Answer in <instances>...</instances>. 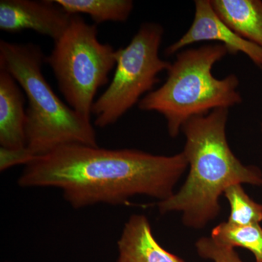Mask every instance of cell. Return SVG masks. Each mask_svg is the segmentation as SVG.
Listing matches in <instances>:
<instances>
[{"label": "cell", "mask_w": 262, "mask_h": 262, "mask_svg": "<svg viewBox=\"0 0 262 262\" xmlns=\"http://www.w3.org/2000/svg\"><path fill=\"white\" fill-rule=\"evenodd\" d=\"M184 153L164 156L133 149L67 144L26 165L20 187L61 189L74 208L125 204L132 196L168 199L187 170Z\"/></svg>", "instance_id": "1"}, {"label": "cell", "mask_w": 262, "mask_h": 262, "mask_svg": "<svg viewBox=\"0 0 262 262\" xmlns=\"http://www.w3.org/2000/svg\"><path fill=\"white\" fill-rule=\"evenodd\" d=\"M228 115L229 108H216L183 125L186 142L182 152L190 170L180 190L158 206L161 213L182 212L183 224L190 228H203L218 216L220 196L230 186L262 185L260 169L244 165L229 147Z\"/></svg>", "instance_id": "2"}, {"label": "cell", "mask_w": 262, "mask_h": 262, "mask_svg": "<svg viewBox=\"0 0 262 262\" xmlns=\"http://www.w3.org/2000/svg\"><path fill=\"white\" fill-rule=\"evenodd\" d=\"M46 58L38 45L0 40V66L13 76L28 100L27 149L38 157L67 144L97 146L91 120L63 103L43 75Z\"/></svg>", "instance_id": "3"}, {"label": "cell", "mask_w": 262, "mask_h": 262, "mask_svg": "<svg viewBox=\"0 0 262 262\" xmlns=\"http://www.w3.org/2000/svg\"><path fill=\"white\" fill-rule=\"evenodd\" d=\"M228 53L223 45H206L179 52L171 63L166 80L159 89L141 98L139 110L156 112L165 117L170 137L194 117L242 102L235 75L218 79L212 69Z\"/></svg>", "instance_id": "4"}, {"label": "cell", "mask_w": 262, "mask_h": 262, "mask_svg": "<svg viewBox=\"0 0 262 262\" xmlns=\"http://www.w3.org/2000/svg\"><path fill=\"white\" fill-rule=\"evenodd\" d=\"M97 25L72 15L67 30L46 58L58 89L72 110L91 120L96 93L116 67L117 50L100 42Z\"/></svg>", "instance_id": "5"}, {"label": "cell", "mask_w": 262, "mask_h": 262, "mask_svg": "<svg viewBox=\"0 0 262 262\" xmlns=\"http://www.w3.org/2000/svg\"><path fill=\"white\" fill-rule=\"evenodd\" d=\"M163 34L160 24L146 22L126 47L117 50L113 79L93 106L96 127L116 123L144 94L152 91L160 82L158 75L168 72L171 63L159 56Z\"/></svg>", "instance_id": "6"}, {"label": "cell", "mask_w": 262, "mask_h": 262, "mask_svg": "<svg viewBox=\"0 0 262 262\" xmlns=\"http://www.w3.org/2000/svg\"><path fill=\"white\" fill-rule=\"evenodd\" d=\"M194 6L192 25L178 41L165 49L167 56L177 54L183 48L194 43L215 41L225 46L229 53H244L262 69V48L246 40L229 28L213 10L211 0H196Z\"/></svg>", "instance_id": "7"}, {"label": "cell", "mask_w": 262, "mask_h": 262, "mask_svg": "<svg viewBox=\"0 0 262 262\" xmlns=\"http://www.w3.org/2000/svg\"><path fill=\"white\" fill-rule=\"evenodd\" d=\"M72 15L55 0L0 1V29L8 33L29 29L56 42L67 30Z\"/></svg>", "instance_id": "8"}, {"label": "cell", "mask_w": 262, "mask_h": 262, "mask_svg": "<svg viewBox=\"0 0 262 262\" xmlns=\"http://www.w3.org/2000/svg\"><path fill=\"white\" fill-rule=\"evenodd\" d=\"M25 98L21 88L0 66V145L7 149L27 147Z\"/></svg>", "instance_id": "9"}, {"label": "cell", "mask_w": 262, "mask_h": 262, "mask_svg": "<svg viewBox=\"0 0 262 262\" xmlns=\"http://www.w3.org/2000/svg\"><path fill=\"white\" fill-rule=\"evenodd\" d=\"M117 262H185L157 242L145 215H131L117 241Z\"/></svg>", "instance_id": "10"}, {"label": "cell", "mask_w": 262, "mask_h": 262, "mask_svg": "<svg viewBox=\"0 0 262 262\" xmlns=\"http://www.w3.org/2000/svg\"><path fill=\"white\" fill-rule=\"evenodd\" d=\"M223 22L241 37L262 48V1L211 0Z\"/></svg>", "instance_id": "11"}, {"label": "cell", "mask_w": 262, "mask_h": 262, "mask_svg": "<svg viewBox=\"0 0 262 262\" xmlns=\"http://www.w3.org/2000/svg\"><path fill=\"white\" fill-rule=\"evenodd\" d=\"M70 15H89L95 24L125 22L134 9L131 0H55Z\"/></svg>", "instance_id": "12"}, {"label": "cell", "mask_w": 262, "mask_h": 262, "mask_svg": "<svg viewBox=\"0 0 262 262\" xmlns=\"http://www.w3.org/2000/svg\"><path fill=\"white\" fill-rule=\"evenodd\" d=\"M212 238L229 247H241L251 251L256 262H262V228L260 224L246 226L222 222L212 230Z\"/></svg>", "instance_id": "13"}, {"label": "cell", "mask_w": 262, "mask_h": 262, "mask_svg": "<svg viewBox=\"0 0 262 262\" xmlns=\"http://www.w3.org/2000/svg\"><path fill=\"white\" fill-rule=\"evenodd\" d=\"M224 195L230 206L229 224L246 226L260 224L262 222V205L253 201L245 192L242 184L230 186L226 189Z\"/></svg>", "instance_id": "14"}, {"label": "cell", "mask_w": 262, "mask_h": 262, "mask_svg": "<svg viewBox=\"0 0 262 262\" xmlns=\"http://www.w3.org/2000/svg\"><path fill=\"white\" fill-rule=\"evenodd\" d=\"M195 246L201 257L213 262H244L234 248L221 244L211 237H201L196 241Z\"/></svg>", "instance_id": "15"}, {"label": "cell", "mask_w": 262, "mask_h": 262, "mask_svg": "<svg viewBox=\"0 0 262 262\" xmlns=\"http://www.w3.org/2000/svg\"><path fill=\"white\" fill-rule=\"evenodd\" d=\"M36 157L29 151L27 147L20 149L0 148V170L2 172L7 169L18 165H28Z\"/></svg>", "instance_id": "16"}, {"label": "cell", "mask_w": 262, "mask_h": 262, "mask_svg": "<svg viewBox=\"0 0 262 262\" xmlns=\"http://www.w3.org/2000/svg\"><path fill=\"white\" fill-rule=\"evenodd\" d=\"M261 132H262V124H261Z\"/></svg>", "instance_id": "17"}, {"label": "cell", "mask_w": 262, "mask_h": 262, "mask_svg": "<svg viewBox=\"0 0 262 262\" xmlns=\"http://www.w3.org/2000/svg\"><path fill=\"white\" fill-rule=\"evenodd\" d=\"M7 262H10V261H7Z\"/></svg>", "instance_id": "18"}]
</instances>
